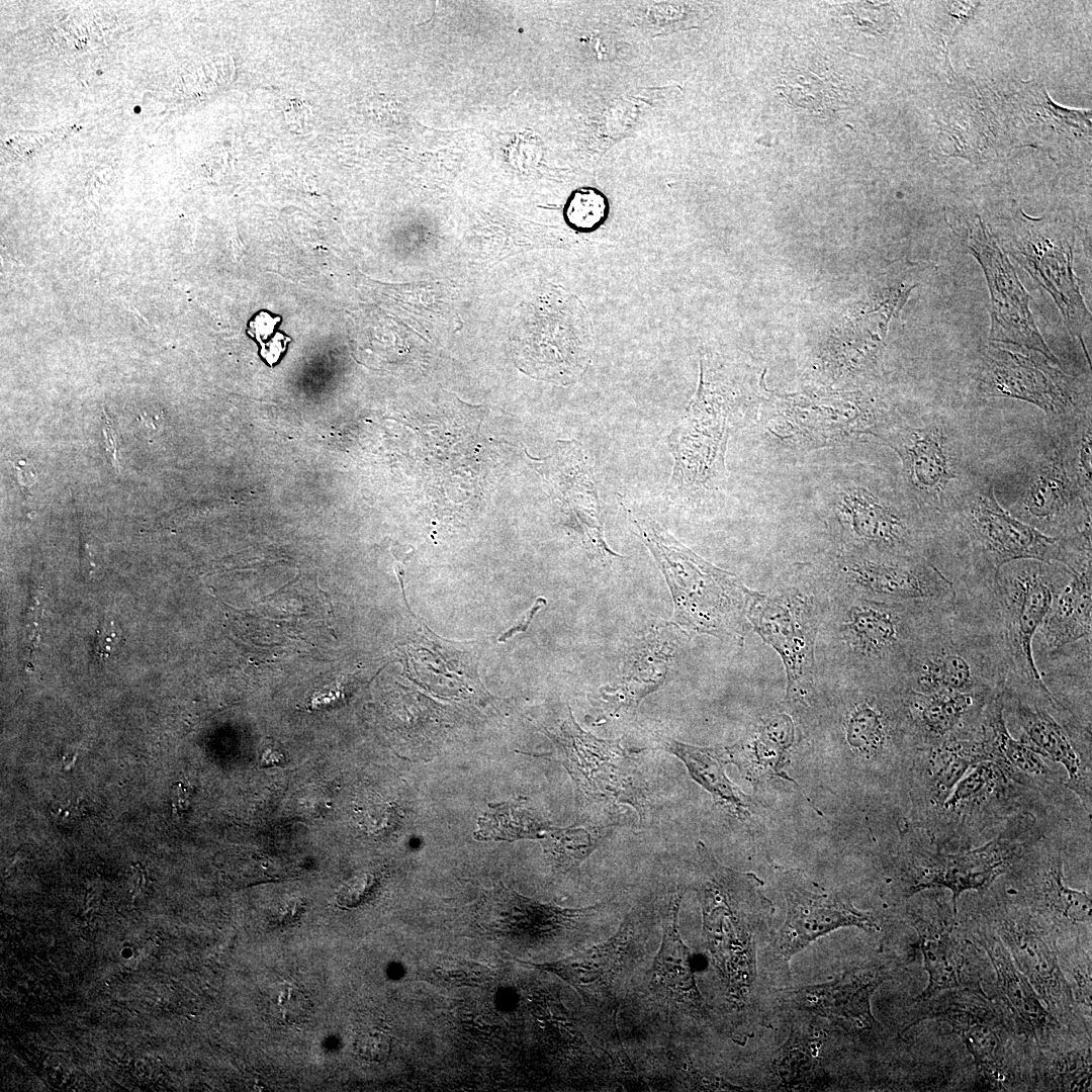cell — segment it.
<instances>
[{
  "instance_id": "obj_1",
  "label": "cell",
  "mask_w": 1092,
  "mask_h": 1092,
  "mask_svg": "<svg viewBox=\"0 0 1092 1092\" xmlns=\"http://www.w3.org/2000/svg\"><path fill=\"white\" fill-rule=\"evenodd\" d=\"M989 584L956 588V601L942 610L913 654L902 678L905 689L988 694L1004 690L1009 662Z\"/></svg>"
},
{
  "instance_id": "obj_2",
  "label": "cell",
  "mask_w": 1092,
  "mask_h": 1092,
  "mask_svg": "<svg viewBox=\"0 0 1092 1092\" xmlns=\"http://www.w3.org/2000/svg\"><path fill=\"white\" fill-rule=\"evenodd\" d=\"M932 562L942 552L953 559L946 577L956 588L992 582L1017 559L1059 562L1062 538L1020 522L997 500L992 480L982 477L936 525Z\"/></svg>"
},
{
  "instance_id": "obj_3",
  "label": "cell",
  "mask_w": 1092,
  "mask_h": 1092,
  "mask_svg": "<svg viewBox=\"0 0 1092 1092\" xmlns=\"http://www.w3.org/2000/svg\"><path fill=\"white\" fill-rule=\"evenodd\" d=\"M821 508L839 554L931 561L932 530L901 485L876 470L853 467L834 475L822 490Z\"/></svg>"
},
{
  "instance_id": "obj_4",
  "label": "cell",
  "mask_w": 1092,
  "mask_h": 1092,
  "mask_svg": "<svg viewBox=\"0 0 1092 1092\" xmlns=\"http://www.w3.org/2000/svg\"><path fill=\"white\" fill-rule=\"evenodd\" d=\"M693 888L703 919L706 949L731 1007L748 1002L757 977L756 932L771 910L762 882L753 874L721 864L703 842Z\"/></svg>"
},
{
  "instance_id": "obj_5",
  "label": "cell",
  "mask_w": 1092,
  "mask_h": 1092,
  "mask_svg": "<svg viewBox=\"0 0 1092 1092\" xmlns=\"http://www.w3.org/2000/svg\"><path fill=\"white\" fill-rule=\"evenodd\" d=\"M901 461V488L929 528L983 476L975 447L959 418L941 412L912 418L893 413L875 434Z\"/></svg>"
},
{
  "instance_id": "obj_6",
  "label": "cell",
  "mask_w": 1092,
  "mask_h": 1092,
  "mask_svg": "<svg viewBox=\"0 0 1092 1092\" xmlns=\"http://www.w3.org/2000/svg\"><path fill=\"white\" fill-rule=\"evenodd\" d=\"M824 621L829 646L859 682L901 685L923 636L949 605L886 603L841 593Z\"/></svg>"
},
{
  "instance_id": "obj_7",
  "label": "cell",
  "mask_w": 1092,
  "mask_h": 1092,
  "mask_svg": "<svg viewBox=\"0 0 1092 1092\" xmlns=\"http://www.w3.org/2000/svg\"><path fill=\"white\" fill-rule=\"evenodd\" d=\"M700 365L697 391L667 436L673 466L666 492L684 500H701L722 488L730 432L748 419L727 368L708 357Z\"/></svg>"
},
{
  "instance_id": "obj_8",
  "label": "cell",
  "mask_w": 1092,
  "mask_h": 1092,
  "mask_svg": "<svg viewBox=\"0 0 1092 1092\" xmlns=\"http://www.w3.org/2000/svg\"><path fill=\"white\" fill-rule=\"evenodd\" d=\"M655 927L651 908L635 907L617 932L605 942L576 951L567 959L539 967L571 985L589 1013V1033L605 1053L623 1048L616 1017L629 995L635 974L643 970L648 941Z\"/></svg>"
},
{
  "instance_id": "obj_9",
  "label": "cell",
  "mask_w": 1092,
  "mask_h": 1092,
  "mask_svg": "<svg viewBox=\"0 0 1092 1092\" xmlns=\"http://www.w3.org/2000/svg\"><path fill=\"white\" fill-rule=\"evenodd\" d=\"M1072 574L1059 562L1017 559L1003 565L989 586L1009 662L1005 687L1033 701L1061 704L1042 681L1032 642Z\"/></svg>"
},
{
  "instance_id": "obj_10",
  "label": "cell",
  "mask_w": 1092,
  "mask_h": 1092,
  "mask_svg": "<svg viewBox=\"0 0 1092 1092\" xmlns=\"http://www.w3.org/2000/svg\"><path fill=\"white\" fill-rule=\"evenodd\" d=\"M621 508L665 577L675 622L694 633H715L728 626L729 604L740 589L736 577L684 546L642 509L622 500Z\"/></svg>"
},
{
  "instance_id": "obj_11",
  "label": "cell",
  "mask_w": 1092,
  "mask_h": 1092,
  "mask_svg": "<svg viewBox=\"0 0 1092 1092\" xmlns=\"http://www.w3.org/2000/svg\"><path fill=\"white\" fill-rule=\"evenodd\" d=\"M893 413L872 392L845 399L788 397L763 411L760 426L776 448L803 454L875 436Z\"/></svg>"
},
{
  "instance_id": "obj_12",
  "label": "cell",
  "mask_w": 1092,
  "mask_h": 1092,
  "mask_svg": "<svg viewBox=\"0 0 1092 1092\" xmlns=\"http://www.w3.org/2000/svg\"><path fill=\"white\" fill-rule=\"evenodd\" d=\"M1006 231L1002 240L1006 251L1051 294L1087 356L1083 337L1090 327V312L1073 270L1074 234L1056 219L1029 217L1020 208Z\"/></svg>"
},
{
  "instance_id": "obj_13",
  "label": "cell",
  "mask_w": 1092,
  "mask_h": 1092,
  "mask_svg": "<svg viewBox=\"0 0 1092 1092\" xmlns=\"http://www.w3.org/2000/svg\"><path fill=\"white\" fill-rule=\"evenodd\" d=\"M548 736L556 746L557 760L571 777L578 793L589 803L627 804L644 819L648 792L634 754L621 740H606L584 731L571 710Z\"/></svg>"
},
{
  "instance_id": "obj_14",
  "label": "cell",
  "mask_w": 1092,
  "mask_h": 1092,
  "mask_svg": "<svg viewBox=\"0 0 1092 1092\" xmlns=\"http://www.w3.org/2000/svg\"><path fill=\"white\" fill-rule=\"evenodd\" d=\"M1043 355L1022 354L995 344L980 358L978 383L984 396L1010 397L1042 410L1050 425L1091 408L1090 387L1065 374Z\"/></svg>"
},
{
  "instance_id": "obj_15",
  "label": "cell",
  "mask_w": 1092,
  "mask_h": 1092,
  "mask_svg": "<svg viewBox=\"0 0 1092 1092\" xmlns=\"http://www.w3.org/2000/svg\"><path fill=\"white\" fill-rule=\"evenodd\" d=\"M1007 511L1050 537H1068L1091 526L1089 506L1067 469L1052 431L1050 444L1018 475Z\"/></svg>"
},
{
  "instance_id": "obj_16",
  "label": "cell",
  "mask_w": 1092,
  "mask_h": 1092,
  "mask_svg": "<svg viewBox=\"0 0 1092 1092\" xmlns=\"http://www.w3.org/2000/svg\"><path fill=\"white\" fill-rule=\"evenodd\" d=\"M954 232L978 260L986 276L991 300L990 340L1039 353L1061 366L1030 312L1029 294L981 218H962Z\"/></svg>"
},
{
  "instance_id": "obj_17",
  "label": "cell",
  "mask_w": 1092,
  "mask_h": 1092,
  "mask_svg": "<svg viewBox=\"0 0 1092 1092\" xmlns=\"http://www.w3.org/2000/svg\"><path fill=\"white\" fill-rule=\"evenodd\" d=\"M843 594L886 603L949 605L953 583L926 557L838 554L833 569Z\"/></svg>"
},
{
  "instance_id": "obj_18",
  "label": "cell",
  "mask_w": 1092,
  "mask_h": 1092,
  "mask_svg": "<svg viewBox=\"0 0 1092 1092\" xmlns=\"http://www.w3.org/2000/svg\"><path fill=\"white\" fill-rule=\"evenodd\" d=\"M550 304L537 309L523 364L533 376L567 384L592 363L593 325L584 305L572 295L558 293Z\"/></svg>"
},
{
  "instance_id": "obj_19",
  "label": "cell",
  "mask_w": 1092,
  "mask_h": 1092,
  "mask_svg": "<svg viewBox=\"0 0 1092 1092\" xmlns=\"http://www.w3.org/2000/svg\"><path fill=\"white\" fill-rule=\"evenodd\" d=\"M775 592L752 609L757 632L783 657L788 673V696L803 691L812 672L814 643L829 603L817 599L810 585H791Z\"/></svg>"
},
{
  "instance_id": "obj_20",
  "label": "cell",
  "mask_w": 1092,
  "mask_h": 1092,
  "mask_svg": "<svg viewBox=\"0 0 1092 1092\" xmlns=\"http://www.w3.org/2000/svg\"><path fill=\"white\" fill-rule=\"evenodd\" d=\"M1004 97L1006 117L1014 148L1029 146L1055 155H1066L1083 144L1090 148L1091 111L1065 108L1055 103L1042 84L1017 82Z\"/></svg>"
},
{
  "instance_id": "obj_21",
  "label": "cell",
  "mask_w": 1092,
  "mask_h": 1092,
  "mask_svg": "<svg viewBox=\"0 0 1092 1092\" xmlns=\"http://www.w3.org/2000/svg\"><path fill=\"white\" fill-rule=\"evenodd\" d=\"M1024 832L1022 823H1012L1002 834L975 849L957 853L935 851L923 855L914 868L908 892L914 894L935 887L946 888L952 894L953 912L957 914L962 893L984 891L1012 864L1023 845Z\"/></svg>"
},
{
  "instance_id": "obj_22",
  "label": "cell",
  "mask_w": 1092,
  "mask_h": 1092,
  "mask_svg": "<svg viewBox=\"0 0 1092 1092\" xmlns=\"http://www.w3.org/2000/svg\"><path fill=\"white\" fill-rule=\"evenodd\" d=\"M685 889L669 897L661 946L647 970V999L651 1007L663 1011V1020L673 1031L676 1023L707 1018L706 1004L697 987L693 956L680 937L678 912Z\"/></svg>"
},
{
  "instance_id": "obj_23",
  "label": "cell",
  "mask_w": 1092,
  "mask_h": 1092,
  "mask_svg": "<svg viewBox=\"0 0 1092 1092\" xmlns=\"http://www.w3.org/2000/svg\"><path fill=\"white\" fill-rule=\"evenodd\" d=\"M492 912V930L524 943L551 942L561 936L579 937L590 933L614 912V905L597 903L582 908H561L543 904L500 886L486 904Z\"/></svg>"
},
{
  "instance_id": "obj_24",
  "label": "cell",
  "mask_w": 1092,
  "mask_h": 1092,
  "mask_svg": "<svg viewBox=\"0 0 1092 1092\" xmlns=\"http://www.w3.org/2000/svg\"><path fill=\"white\" fill-rule=\"evenodd\" d=\"M783 883L787 915L779 930L776 949L786 963L835 929L855 926L870 932L879 930L870 913L858 910L836 894L810 891L803 886V878L794 872L787 873Z\"/></svg>"
},
{
  "instance_id": "obj_25",
  "label": "cell",
  "mask_w": 1092,
  "mask_h": 1092,
  "mask_svg": "<svg viewBox=\"0 0 1092 1092\" xmlns=\"http://www.w3.org/2000/svg\"><path fill=\"white\" fill-rule=\"evenodd\" d=\"M553 465V481L562 502L567 524L583 549L603 565L622 556L607 544L593 461L576 441L565 443Z\"/></svg>"
},
{
  "instance_id": "obj_26",
  "label": "cell",
  "mask_w": 1092,
  "mask_h": 1092,
  "mask_svg": "<svg viewBox=\"0 0 1092 1092\" xmlns=\"http://www.w3.org/2000/svg\"><path fill=\"white\" fill-rule=\"evenodd\" d=\"M966 93L949 98L942 107L937 142L942 154L973 161L1006 156L1013 144L1008 129L1000 125H1007L1006 117L1000 120L992 110L995 94L974 89Z\"/></svg>"
},
{
  "instance_id": "obj_27",
  "label": "cell",
  "mask_w": 1092,
  "mask_h": 1092,
  "mask_svg": "<svg viewBox=\"0 0 1092 1092\" xmlns=\"http://www.w3.org/2000/svg\"><path fill=\"white\" fill-rule=\"evenodd\" d=\"M1003 698L1005 703L1011 705L1010 710L1020 729V740L1041 756L1065 767L1068 775L1066 786L1081 799L1084 808L1090 813V762H1085L1080 754L1071 726L1057 720L1049 712V709L1053 708L1022 698L1006 687Z\"/></svg>"
},
{
  "instance_id": "obj_28",
  "label": "cell",
  "mask_w": 1092,
  "mask_h": 1092,
  "mask_svg": "<svg viewBox=\"0 0 1092 1092\" xmlns=\"http://www.w3.org/2000/svg\"><path fill=\"white\" fill-rule=\"evenodd\" d=\"M887 979L889 975L882 968H856L829 982L796 988L791 993L804 1011L866 1031L877 1026L871 999Z\"/></svg>"
},
{
  "instance_id": "obj_29",
  "label": "cell",
  "mask_w": 1092,
  "mask_h": 1092,
  "mask_svg": "<svg viewBox=\"0 0 1092 1092\" xmlns=\"http://www.w3.org/2000/svg\"><path fill=\"white\" fill-rule=\"evenodd\" d=\"M996 694L918 693L905 689V707L912 735L928 746L972 736L985 707Z\"/></svg>"
},
{
  "instance_id": "obj_30",
  "label": "cell",
  "mask_w": 1092,
  "mask_h": 1092,
  "mask_svg": "<svg viewBox=\"0 0 1092 1092\" xmlns=\"http://www.w3.org/2000/svg\"><path fill=\"white\" fill-rule=\"evenodd\" d=\"M1001 936L1017 969L1026 977L1051 1012L1072 999L1071 988L1058 961L1054 940L1030 921L1006 920Z\"/></svg>"
},
{
  "instance_id": "obj_31",
  "label": "cell",
  "mask_w": 1092,
  "mask_h": 1092,
  "mask_svg": "<svg viewBox=\"0 0 1092 1092\" xmlns=\"http://www.w3.org/2000/svg\"><path fill=\"white\" fill-rule=\"evenodd\" d=\"M659 629L648 633L632 650L614 686L600 690L599 703L606 715L632 716L641 701L664 681L672 647Z\"/></svg>"
},
{
  "instance_id": "obj_32",
  "label": "cell",
  "mask_w": 1092,
  "mask_h": 1092,
  "mask_svg": "<svg viewBox=\"0 0 1092 1092\" xmlns=\"http://www.w3.org/2000/svg\"><path fill=\"white\" fill-rule=\"evenodd\" d=\"M947 1022L973 1056L982 1078L999 1087L1006 1081L1004 1039L997 1015L989 1008L971 1002L951 1001L921 1015L923 1019Z\"/></svg>"
},
{
  "instance_id": "obj_33",
  "label": "cell",
  "mask_w": 1092,
  "mask_h": 1092,
  "mask_svg": "<svg viewBox=\"0 0 1092 1092\" xmlns=\"http://www.w3.org/2000/svg\"><path fill=\"white\" fill-rule=\"evenodd\" d=\"M1091 569L1074 572L1057 597L1034 636V660L1092 636Z\"/></svg>"
},
{
  "instance_id": "obj_34",
  "label": "cell",
  "mask_w": 1092,
  "mask_h": 1092,
  "mask_svg": "<svg viewBox=\"0 0 1092 1092\" xmlns=\"http://www.w3.org/2000/svg\"><path fill=\"white\" fill-rule=\"evenodd\" d=\"M980 943L994 966L999 992L1014 1016L1018 1029L1027 1036L1039 1039L1058 1028V1020L1042 1005L1031 984L1015 967L1004 944L996 937H985Z\"/></svg>"
},
{
  "instance_id": "obj_35",
  "label": "cell",
  "mask_w": 1092,
  "mask_h": 1092,
  "mask_svg": "<svg viewBox=\"0 0 1092 1092\" xmlns=\"http://www.w3.org/2000/svg\"><path fill=\"white\" fill-rule=\"evenodd\" d=\"M657 743V748L685 764L693 780L712 795L716 804L736 816L748 815L750 798L726 775V765L731 762L727 747H700L664 736L658 737Z\"/></svg>"
},
{
  "instance_id": "obj_36",
  "label": "cell",
  "mask_w": 1092,
  "mask_h": 1092,
  "mask_svg": "<svg viewBox=\"0 0 1092 1092\" xmlns=\"http://www.w3.org/2000/svg\"><path fill=\"white\" fill-rule=\"evenodd\" d=\"M914 925L928 974L927 987L916 1001H926L941 991L952 989H967L984 995L979 983L969 975L966 960L949 931L923 920H917Z\"/></svg>"
},
{
  "instance_id": "obj_37",
  "label": "cell",
  "mask_w": 1092,
  "mask_h": 1092,
  "mask_svg": "<svg viewBox=\"0 0 1092 1092\" xmlns=\"http://www.w3.org/2000/svg\"><path fill=\"white\" fill-rule=\"evenodd\" d=\"M926 785L934 804H943L960 780L977 763L991 760L978 730L969 737L953 738L929 746Z\"/></svg>"
},
{
  "instance_id": "obj_38",
  "label": "cell",
  "mask_w": 1092,
  "mask_h": 1092,
  "mask_svg": "<svg viewBox=\"0 0 1092 1092\" xmlns=\"http://www.w3.org/2000/svg\"><path fill=\"white\" fill-rule=\"evenodd\" d=\"M793 740V721L788 715L780 714L764 721L751 742L740 741L727 748L731 762L748 775L758 776L761 768L785 778L781 769Z\"/></svg>"
},
{
  "instance_id": "obj_39",
  "label": "cell",
  "mask_w": 1092,
  "mask_h": 1092,
  "mask_svg": "<svg viewBox=\"0 0 1092 1092\" xmlns=\"http://www.w3.org/2000/svg\"><path fill=\"white\" fill-rule=\"evenodd\" d=\"M477 825L473 835L478 841L541 839L548 828L525 800L489 804Z\"/></svg>"
},
{
  "instance_id": "obj_40",
  "label": "cell",
  "mask_w": 1092,
  "mask_h": 1092,
  "mask_svg": "<svg viewBox=\"0 0 1092 1092\" xmlns=\"http://www.w3.org/2000/svg\"><path fill=\"white\" fill-rule=\"evenodd\" d=\"M1050 426L1059 439L1067 469L1079 487L1084 500L1092 506L1091 408Z\"/></svg>"
},
{
  "instance_id": "obj_41",
  "label": "cell",
  "mask_w": 1092,
  "mask_h": 1092,
  "mask_svg": "<svg viewBox=\"0 0 1092 1092\" xmlns=\"http://www.w3.org/2000/svg\"><path fill=\"white\" fill-rule=\"evenodd\" d=\"M601 837L595 826L548 827L539 840L553 870L566 873L578 868L594 852Z\"/></svg>"
},
{
  "instance_id": "obj_42",
  "label": "cell",
  "mask_w": 1092,
  "mask_h": 1092,
  "mask_svg": "<svg viewBox=\"0 0 1092 1092\" xmlns=\"http://www.w3.org/2000/svg\"><path fill=\"white\" fill-rule=\"evenodd\" d=\"M803 1034V1029L793 1031L782 1046L776 1068L779 1077L788 1088L811 1087L817 1065V1053L824 1039L822 1030L814 1029Z\"/></svg>"
},
{
  "instance_id": "obj_43",
  "label": "cell",
  "mask_w": 1092,
  "mask_h": 1092,
  "mask_svg": "<svg viewBox=\"0 0 1092 1092\" xmlns=\"http://www.w3.org/2000/svg\"><path fill=\"white\" fill-rule=\"evenodd\" d=\"M1006 770L993 760H983L973 766L957 784L943 808L959 813L981 806L1007 782Z\"/></svg>"
},
{
  "instance_id": "obj_44",
  "label": "cell",
  "mask_w": 1092,
  "mask_h": 1092,
  "mask_svg": "<svg viewBox=\"0 0 1092 1092\" xmlns=\"http://www.w3.org/2000/svg\"><path fill=\"white\" fill-rule=\"evenodd\" d=\"M1041 896L1050 910L1069 921L1082 923L1091 920L1090 895L1072 889L1065 883L1063 861L1059 856L1053 858L1043 874Z\"/></svg>"
},
{
  "instance_id": "obj_45",
  "label": "cell",
  "mask_w": 1092,
  "mask_h": 1092,
  "mask_svg": "<svg viewBox=\"0 0 1092 1092\" xmlns=\"http://www.w3.org/2000/svg\"><path fill=\"white\" fill-rule=\"evenodd\" d=\"M609 204L605 195L592 187L578 188L568 196L563 216L566 224L579 233L598 230L607 219Z\"/></svg>"
},
{
  "instance_id": "obj_46",
  "label": "cell",
  "mask_w": 1092,
  "mask_h": 1092,
  "mask_svg": "<svg viewBox=\"0 0 1092 1092\" xmlns=\"http://www.w3.org/2000/svg\"><path fill=\"white\" fill-rule=\"evenodd\" d=\"M268 1007L276 1020L289 1024L305 1020L311 1011L304 990L289 982L279 983L269 991Z\"/></svg>"
},
{
  "instance_id": "obj_47",
  "label": "cell",
  "mask_w": 1092,
  "mask_h": 1092,
  "mask_svg": "<svg viewBox=\"0 0 1092 1092\" xmlns=\"http://www.w3.org/2000/svg\"><path fill=\"white\" fill-rule=\"evenodd\" d=\"M1053 1086L1058 1090L1087 1091L1091 1086V1056L1069 1053L1054 1063Z\"/></svg>"
},
{
  "instance_id": "obj_48",
  "label": "cell",
  "mask_w": 1092,
  "mask_h": 1092,
  "mask_svg": "<svg viewBox=\"0 0 1092 1092\" xmlns=\"http://www.w3.org/2000/svg\"><path fill=\"white\" fill-rule=\"evenodd\" d=\"M279 322V316L273 317L267 311H261L249 323L248 333L259 343L260 355L271 367L277 364L290 341L281 333L271 338Z\"/></svg>"
},
{
  "instance_id": "obj_49",
  "label": "cell",
  "mask_w": 1092,
  "mask_h": 1092,
  "mask_svg": "<svg viewBox=\"0 0 1092 1092\" xmlns=\"http://www.w3.org/2000/svg\"><path fill=\"white\" fill-rule=\"evenodd\" d=\"M979 2L951 1L941 2L939 14L934 27L937 33L942 35L940 41L948 53V43L958 30L971 18L978 7Z\"/></svg>"
},
{
  "instance_id": "obj_50",
  "label": "cell",
  "mask_w": 1092,
  "mask_h": 1092,
  "mask_svg": "<svg viewBox=\"0 0 1092 1092\" xmlns=\"http://www.w3.org/2000/svg\"><path fill=\"white\" fill-rule=\"evenodd\" d=\"M852 5H846L844 15L851 19L853 24L861 31L870 33H879L883 31V28L890 26L892 21V15H886L889 5L885 3H871L859 2L851 3Z\"/></svg>"
},
{
  "instance_id": "obj_51",
  "label": "cell",
  "mask_w": 1092,
  "mask_h": 1092,
  "mask_svg": "<svg viewBox=\"0 0 1092 1092\" xmlns=\"http://www.w3.org/2000/svg\"><path fill=\"white\" fill-rule=\"evenodd\" d=\"M357 1048L364 1057L371 1060H380L387 1055L389 1037L384 1031L372 1027L360 1033L357 1039Z\"/></svg>"
},
{
  "instance_id": "obj_52",
  "label": "cell",
  "mask_w": 1092,
  "mask_h": 1092,
  "mask_svg": "<svg viewBox=\"0 0 1092 1092\" xmlns=\"http://www.w3.org/2000/svg\"><path fill=\"white\" fill-rule=\"evenodd\" d=\"M545 605H546V600L544 598H541V597L538 598L536 600L534 606H532V608L527 611V613L518 621V623L516 625H514L511 629L506 631L503 635L499 636L498 641L504 642V641L508 640L509 638H511L512 636H514L515 634L526 631L527 628L529 627L530 623L534 619L536 613L539 610H541L543 607H545Z\"/></svg>"
},
{
  "instance_id": "obj_53",
  "label": "cell",
  "mask_w": 1092,
  "mask_h": 1092,
  "mask_svg": "<svg viewBox=\"0 0 1092 1092\" xmlns=\"http://www.w3.org/2000/svg\"><path fill=\"white\" fill-rule=\"evenodd\" d=\"M369 884V877L355 878L351 880L341 891V901H343L345 904H353L354 901H357L366 893Z\"/></svg>"
},
{
  "instance_id": "obj_54",
  "label": "cell",
  "mask_w": 1092,
  "mask_h": 1092,
  "mask_svg": "<svg viewBox=\"0 0 1092 1092\" xmlns=\"http://www.w3.org/2000/svg\"><path fill=\"white\" fill-rule=\"evenodd\" d=\"M114 639H116V634L113 630L110 629V625H103L101 627V630H99L98 636L96 637V641L94 643V653L98 654L97 656L100 659L107 657L112 648L111 643L114 641Z\"/></svg>"
},
{
  "instance_id": "obj_55",
  "label": "cell",
  "mask_w": 1092,
  "mask_h": 1092,
  "mask_svg": "<svg viewBox=\"0 0 1092 1092\" xmlns=\"http://www.w3.org/2000/svg\"><path fill=\"white\" fill-rule=\"evenodd\" d=\"M106 424H107V427L104 428V431H103L104 436H105V443H106V446H107V450L111 454V459H112L111 461H112L113 465L115 467H118L116 432L113 430V428L111 426V422L108 421V419L106 420Z\"/></svg>"
},
{
  "instance_id": "obj_56",
  "label": "cell",
  "mask_w": 1092,
  "mask_h": 1092,
  "mask_svg": "<svg viewBox=\"0 0 1092 1092\" xmlns=\"http://www.w3.org/2000/svg\"><path fill=\"white\" fill-rule=\"evenodd\" d=\"M285 761L283 753L273 747H268L261 756L260 764L262 767L280 765Z\"/></svg>"
},
{
  "instance_id": "obj_57",
  "label": "cell",
  "mask_w": 1092,
  "mask_h": 1092,
  "mask_svg": "<svg viewBox=\"0 0 1092 1092\" xmlns=\"http://www.w3.org/2000/svg\"><path fill=\"white\" fill-rule=\"evenodd\" d=\"M160 416H161V413H158L155 416H152V415H149L148 413L145 412L143 415H141L140 421L143 423V425L147 429L158 430L159 429V424L162 422V419L160 418Z\"/></svg>"
},
{
  "instance_id": "obj_58",
  "label": "cell",
  "mask_w": 1092,
  "mask_h": 1092,
  "mask_svg": "<svg viewBox=\"0 0 1092 1092\" xmlns=\"http://www.w3.org/2000/svg\"><path fill=\"white\" fill-rule=\"evenodd\" d=\"M133 111L139 113V112H141V108L139 106H135Z\"/></svg>"
}]
</instances>
